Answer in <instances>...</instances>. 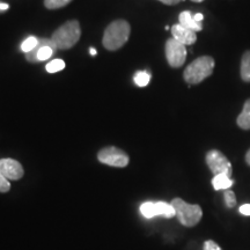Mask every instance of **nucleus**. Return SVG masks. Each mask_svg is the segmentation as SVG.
<instances>
[{
    "label": "nucleus",
    "instance_id": "f257e3e1",
    "mask_svg": "<svg viewBox=\"0 0 250 250\" xmlns=\"http://www.w3.org/2000/svg\"><path fill=\"white\" fill-rule=\"evenodd\" d=\"M131 27L127 21L116 20L112 21L109 26L105 28L103 34V46L109 51H116L121 49L130 37Z\"/></svg>",
    "mask_w": 250,
    "mask_h": 250
},
{
    "label": "nucleus",
    "instance_id": "f03ea898",
    "mask_svg": "<svg viewBox=\"0 0 250 250\" xmlns=\"http://www.w3.org/2000/svg\"><path fill=\"white\" fill-rule=\"evenodd\" d=\"M215 62L211 56H202L190 62L183 72V78L189 85H197L213 73Z\"/></svg>",
    "mask_w": 250,
    "mask_h": 250
},
{
    "label": "nucleus",
    "instance_id": "7ed1b4c3",
    "mask_svg": "<svg viewBox=\"0 0 250 250\" xmlns=\"http://www.w3.org/2000/svg\"><path fill=\"white\" fill-rule=\"evenodd\" d=\"M81 28L79 21L70 20L54 31L51 41L57 50L71 49L79 42Z\"/></svg>",
    "mask_w": 250,
    "mask_h": 250
},
{
    "label": "nucleus",
    "instance_id": "20e7f679",
    "mask_svg": "<svg viewBox=\"0 0 250 250\" xmlns=\"http://www.w3.org/2000/svg\"><path fill=\"white\" fill-rule=\"evenodd\" d=\"M170 204L173 205L176 217L183 226L193 227L201 221L203 211L199 205L188 204L181 198H174Z\"/></svg>",
    "mask_w": 250,
    "mask_h": 250
},
{
    "label": "nucleus",
    "instance_id": "39448f33",
    "mask_svg": "<svg viewBox=\"0 0 250 250\" xmlns=\"http://www.w3.org/2000/svg\"><path fill=\"white\" fill-rule=\"evenodd\" d=\"M206 165L208 166L210 170L214 175L225 174L230 177L232 175V164L229 160L225 156L224 153H221L218 149H211L206 153Z\"/></svg>",
    "mask_w": 250,
    "mask_h": 250
},
{
    "label": "nucleus",
    "instance_id": "423d86ee",
    "mask_svg": "<svg viewBox=\"0 0 250 250\" xmlns=\"http://www.w3.org/2000/svg\"><path fill=\"white\" fill-rule=\"evenodd\" d=\"M98 159L101 164L111 166V167L123 168L129 165V155L122 149L109 146L102 148L98 153Z\"/></svg>",
    "mask_w": 250,
    "mask_h": 250
},
{
    "label": "nucleus",
    "instance_id": "0eeeda50",
    "mask_svg": "<svg viewBox=\"0 0 250 250\" xmlns=\"http://www.w3.org/2000/svg\"><path fill=\"white\" fill-rule=\"evenodd\" d=\"M165 52L168 64L174 68H179L182 66L187 59L186 45L177 42V41L174 40L173 37L167 40V42H166Z\"/></svg>",
    "mask_w": 250,
    "mask_h": 250
},
{
    "label": "nucleus",
    "instance_id": "6e6552de",
    "mask_svg": "<svg viewBox=\"0 0 250 250\" xmlns=\"http://www.w3.org/2000/svg\"><path fill=\"white\" fill-rule=\"evenodd\" d=\"M140 212L145 218L151 219L162 215L165 218H173L176 215L173 205L166 202H145L140 205Z\"/></svg>",
    "mask_w": 250,
    "mask_h": 250
},
{
    "label": "nucleus",
    "instance_id": "1a4fd4ad",
    "mask_svg": "<svg viewBox=\"0 0 250 250\" xmlns=\"http://www.w3.org/2000/svg\"><path fill=\"white\" fill-rule=\"evenodd\" d=\"M56 48L51 39H39V44L33 51L26 54V58L30 62H39L48 61L55 54Z\"/></svg>",
    "mask_w": 250,
    "mask_h": 250
},
{
    "label": "nucleus",
    "instance_id": "9d476101",
    "mask_svg": "<svg viewBox=\"0 0 250 250\" xmlns=\"http://www.w3.org/2000/svg\"><path fill=\"white\" fill-rule=\"evenodd\" d=\"M0 171L7 180H20L23 176V168L21 164L14 159H1Z\"/></svg>",
    "mask_w": 250,
    "mask_h": 250
},
{
    "label": "nucleus",
    "instance_id": "9b49d317",
    "mask_svg": "<svg viewBox=\"0 0 250 250\" xmlns=\"http://www.w3.org/2000/svg\"><path fill=\"white\" fill-rule=\"evenodd\" d=\"M170 30L173 39L176 40L177 42L182 43L183 45H192L197 41V34L195 31L181 26L180 23L174 24V26L170 28Z\"/></svg>",
    "mask_w": 250,
    "mask_h": 250
},
{
    "label": "nucleus",
    "instance_id": "f8f14e48",
    "mask_svg": "<svg viewBox=\"0 0 250 250\" xmlns=\"http://www.w3.org/2000/svg\"><path fill=\"white\" fill-rule=\"evenodd\" d=\"M179 21H180L181 26H183V27L188 28V29L195 31V33L203 30L202 23L195 21V19H193V14L190 11L182 12L179 17Z\"/></svg>",
    "mask_w": 250,
    "mask_h": 250
},
{
    "label": "nucleus",
    "instance_id": "ddd939ff",
    "mask_svg": "<svg viewBox=\"0 0 250 250\" xmlns=\"http://www.w3.org/2000/svg\"><path fill=\"white\" fill-rule=\"evenodd\" d=\"M236 124L240 129L250 130V99L247 100L243 104L242 112L237 116Z\"/></svg>",
    "mask_w": 250,
    "mask_h": 250
},
{
    "label": "nucleus",
    "instance_id": "4468645a",
    "mask_svg": "<svg viewBox=\"0 0 250 250\" xmlns=\"http://www.w3.org/2000/svg\"><path fill=\"white\" fill-rule=\"evenodd\" d=\"M233 184L234 181L225 174L214 175V177L212 179V186H213L214 190H228L232 188Z\"/></svg>",
    "mask_w": 250,
    "mask_h": 250
},
{
    "label": "nucleus",
    "instance_id": "2eb2a0df",
    "mask_svg": "<svg viewBox=\"0 0 250 250\" xmlns=\"http://www.w3.org/2000/svg\"><path fill=\"white\" fill-rule=\"evenodd\" d=\"M240 74H241V79L245 83H250V50L246 51L242 56Z\"/></svg>",
    "mask_w": 250,
    "mask_h": 250
},
{
    "label": "nucleus",
    "instance_id": "dca6fc26",
    "mask_svg": "<svg viewBox=\"0 0 250 250\" xmlns=\"http://www.w3.org/2000/svg\"><path fill=\"white\" fill-rule=\"evenodd\" d=\"M134 83L139 87H145L149 83L151 80V74L147 73L146 71H138L134 74Z\"/></svg>",
    "mask_w": 250,
    "mask_h": 250
},
{
    "label": "nucleus",
    "instance_id": "f3484780",
    "mask_svg": "<svg viewBox=\"0 0 250 250\" xmlns=\"http://www.w3.org/2000/svg\"><path fill=\"white\" fill-rule=\"evenodd\" d=\"M37 44H39V39L34 36H29L22 42V44H21V50H22L23 52H26V54H29V52H31L36 48Z\"/></svg>",
    "mask_w": 250,
    "mask_h": 250
},
{
    "label": "nucleus",
    "instance_id": "a211bd4d",
    "mask_svg": "<svg viewBox=\"0 0 250 250\" xmlns=\"http://www.w3.org/2000/svg\"><path fill=\"white\" fill-rule=\"evenodd\" d=\"M64 67L65 62L62 61V59H54V61L49 62L45 66L46 71H48L49 73H56V72L64 70Z\"/></svg>",
    "mask_w": 250,
    "mask_h": 250
},
{
    "label": "nucleus",
    "instance_id": "6ab92c4d",
    "mask_svg": "<svg viewBox=\"0 0 250 250\" xmlns=\"http://www.w3.org/2000/svg\"><path fill=\"white\" fill-rule=\"evenodd\" d=\"M72 0H44V6L48 9H58L67 6Z\"/></svg>",
    "mask_w": 250,
    "mask_h": 250
},
{
    "label": "nucleus",
    "instance_id": "aec40b11",
    "mask_svg": "<svg viewBox=\"0 0 250 250\" xmlns=\"http://www.w3.org/2000/svg\"><path fill=\"white\" fill-rule=\"evenodd\" d=\"M224 198H225V203H226V206L228 208H233L234 206L236 205L235 193H234L230 189L225 190V191H224Z\"/></svg>",
    "mask_w": 250,
    "mask_h": 250
},
{
    "label": "nucleus",
    "instance_id": "412c9836",
    "mask_svg": "<svg viewBox=\"0 0 250 250\" xmlns=\"http://www.w3.org/2000/svg\"><path fill=\"white\" fill-rule=\"evenodd\" d=\"M9 189H11V184H9L8 180L0 171V192H8Z\"/></svg>",
    "mask_w": 250,
    "mask_h": 250
},
{
    "label": "nucleus",
    "instance_id": "4be33fe9",
    "mask_svg": "<svg viewBox=\"0 0 250 250\" xmlns=\"http://www.w3.org/2000/svg\"><path fill=\"white\" fill-rule=\"evenodd\" d=\"M204 250H223V249H221L214 241H212V240H208V241L204 242Z\"/></svg>",
    "mask_w": 250,
    "mask_h": 250
},
{
    "label": "nucleus",
    "instance_id": "5701e85b",
    "mask_svg": "<svg viewBox=\"0 0 250 250\" xmlns=\"http://www.w3.org/2000/svg\"><path fill=\"white\" fill-rule=\"evenodd\" d=\"M239 212L243 215H250V204H243L240 206Z\"/></svg>",
    "mask_w": 250,
    "mask_h": 250
},
{
    "label": "nucleus",
    "instance_id": "b1692460",
    "mask_svg": "<svg viewBox=\"0 0 250 250\" xmlns=\"http://www.w3.org/2000/svg\"><path fill=\"white\" fill-rule=\"evenodd\" d=\"M159 1L164 2L165 5L173 6V5H177V4H179V2H181V1H184V0H159Z\"/></svg>",
    "mask_w": 250,
    "mask_h": 250
},
{
    "label": "nucleus",
    "instance_id": "393cba45",
    "mask_svg": "<svg viewBox=\"0 0 250 250\" xmlns=\"http://www.w3.org/2000/svg\"><path fill=\"white\" fill-rule=\"evenodd\" d=\"M193 19H195V21H197V22L202 23V21L204 20V15H203L202 13H196V14H193Z\"/></svg>",
    "mask_w": 250,
    "mask_h": 250
},
{
    "label": "nucleus",
    "instance_id": "a878e982",
    "mask_svg": "<svg viewBox=\"0 0 250 250\" xmlns=\"http://www.w3.org/2000/svg\"><path fill=\"white\" fill-rule=\"evenodd\" d=\"M9 8L8 4H5V2H0V11H7Z\"/></svg>",
    "mask_w": 250,
    "mask_h": 250
},
{
    "label": "nucleus",
    "instance_id": "bb28decb",
    "mask_svg": "<svg viewBox=\"0 0 250 250\" xmlns=\"http://www.w3.org/2000/svg\"><path fill=\"white\" fill-rule=\"evenodd\" d=\"M246 162H247V165L250 166V148L248 149V152H247V154H246Z\"/></svg>",
    "mask_w": 250,
    "mask_h": 250
},
{
    "label": "nucleus",
    "instance_id": "cd10ccee",
    "mask_svg": "<svg viewBox=\"0 0 250 250\" xmlns=\"http://www.w3.org/2000/svg\"><path fill=\"white\" fill-rule=\"evenodd\" d=\"M89 54L92 55V56H95V55H96V50L94 49V48H90V49H89Z\"/></svg>",
    "mask_w": 250,
    "mask_h": 250
},
{
    "label": "nucleus",
    "instance_id": "c85d7f7f",
    "mask_svg": "<svg viewBox=\"0 0 250 250\" xmlns=\"http://www.w3.org/2000/svg\"><path fill=\"white\" fill-rule=\"evenodd\" d=\"M191 1H193V2H203L204 0H191Z\"/></svg>",
    "mask_w": 250,
    "mask_h": 250
}]
</instances>
